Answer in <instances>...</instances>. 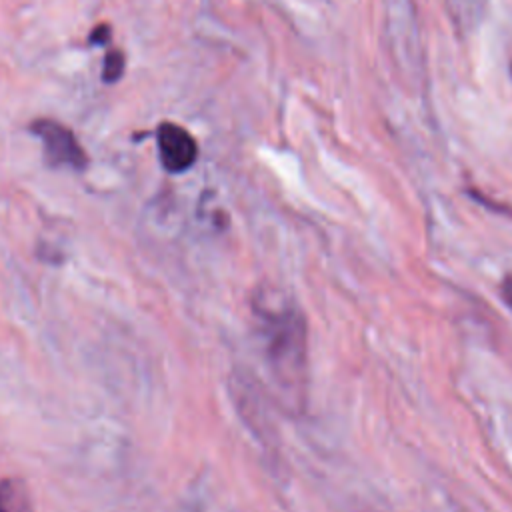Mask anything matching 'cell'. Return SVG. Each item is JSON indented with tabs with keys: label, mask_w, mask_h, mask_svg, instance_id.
<instances>
[{
	"label": "cell",
	"mask_w": 512,
	"mask_h": 512,
	"mask_svg": "<svg viewBox=\"0 0 512 512\" xmlns=\"http://www.w3.org/2000/svg\"><path fill=\"white\" fill-rule=\"evenodd\" d=\"M108 38H110V28L106 26V24H100L98 28H94V32H92V36H90V42L92 44H104V42H108Z\"/></svg>",
	"instance_id": "obj_6"
},
{
	"label": "cell",
	"mask_w": 512,
	"mask_h": 512,
	"mask_svg": "<svg viewBox=\"0 0 512 512\" xmlns=\"http://www.w3.org/2000/svg\"><path fill=\"white\" fill-rule=\"evenodd\" d=\"M156 142H158L160 162L172 174H180L188 170L198 158L196 140L186 128L178 124H172V122L160 124L156 132Z\"/></svg>",
	"instance_id": "obj_3"
},
{
	"label": "cell",
	"mask_w": 512,
	"mask_h": 512,
	"mask_svg": "<svg viewBox=\"0 0 512 512\" xmlns=\"http://www.w3.org/2000/svg\"><path fill=\"white\" fill-rule=\"evenodd\" d=\"M124 74V54L120 50H108L104 56V68H102V80L112 84Z\"/></svg>",
	"instance_id": "obj_5"
},
{
	"label": "cell",
	"mask_w": 512,
	"mask_h": 512,
	"mask_svg": "<svg viewBox=\"0 0 512 512\" xmlns=\"http://www.w3.org/2000/svg\"><path fill=\"white\" fill-rule=\"evenodd\" d=\"M0 512H34L32 496L24 480L14 476L0 480Z\"/></svg>",
	"instance_id": "obj_4"
},
{
	"label": "cell",
	"mask_w": 512,
	"mask_h": 512,
	"mask_svg": "<svg viewBox=\"0 0 512 512\" xmlns=\"http://www.w3.org/2000/svg\"><path fill=\"white\" fill-rule=\"evenodd\" d=\"M500 296L506 302V306L512 310V276L504 278V282L500 284Z\"/></svg>",
	"instance_id": "obj_7"
},
{
	"label": "cell",
	"mask_w": 512,
	"mask_h": 512,
	"mask_svg": "<svg viewBox=\"0 0 512 512\" xmlns=\"http://www.w3.org/2000/svg\"><path fill=\"white\" fill-rule=\"evenodd\" d=\"M264 342L266 368L282 402L294 410L306 404L308 392V332L298 308L254 302Z\"/></svg>",
	"instance_id": "obj_1"
},
{
	"label": "cell",
	"mask_w": 512,
	"mask_h": 512,
	"mask_svg": "<svg viewBox=\"0 0 512 512\" xmlns=\"http://www.w3.org/2000/svg\"><path fill=\"white\" fill-rule=\"evenodd\" d=\"M30 130L42 140L44 146V160L54 168H72V170H84L88 164V156L80 142L76 140L74 132L66 128L64 124L40 118L32 122Z\"/></svg>",
	"instance_id": "obj_2"
}]
</instances>
